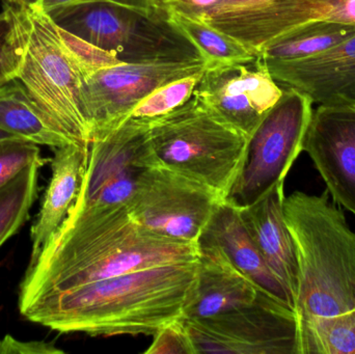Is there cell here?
<instances>
[{
  "instance_id": "cell-1",
  "label": "cell",
  "mask_w": 355,
  "mask_h": 354,
  "mask_svg": "<svg viewBox=\"0 0 355 354\" xmlns=\"http://www.w3.org/2000/svg\"><path fill=\"white\" fill-rule=\"evenodd\" d=\"M198 254V243L144 230L127 207L70 210L58 232L31 258L18 308L129 272L194 262Z\"/></svg>"
},
{
  "instance_id": "cell-2",
  "label": "cell",
  "mask_w": 355,
  "mask_h": 354,
  "mask_svg": "<svg viewBox=\"0 0 355 354\" xmlns=\"http://www.w3.org/2000/svg\"><path fill=\"white\" fill-rule=\"evenodd\" d=\"M196 261L137 270L19 307L33 324L62 334L154 336L181 319Z\"/></svg>"
},
{
  "instance_id": "cell-3",
  "label": "cell",
  "mask_w": 355,
  "mask_h": 354,
  "mask_svg": "<svg viewBox=\"0 0 355 354\" xmlns=\"http://www.w3.org/2000/svg\"><path fill=\"white\" fill-rule=\"evenodd\" d=\"M327 193L295 191L284 201L300 262L295 295L300 321L355 309V233Z\"/></svg>"
},
{
  "instance_id": "cell-4",
  "label": "cell",
  "mask_w": 355,
  "mask_h": 354,
  "mask_svg": "<svg viewBox=\"0 0 355 354\" xmlns=\"http://www.w3.org/2000/svg\"><path fill=\"white\" fill-rule=\"evenodd\" d=\"M149 139L157 166L227 199L243 166L250 137L221 122L192 96L173 112L149 120Z\"/></svg>"
},
{
  "instance_id": "cell-5",
  "label": "cell",
  "mask_w": 355,
  "mask_h": 354,
  "mask_svg": "<svg viewBox=\"0 0 355 354\" xmlns=\"http://www.w3.org/2000/svg\"><path fill=\"white\" fill-rule=\"evenodd\" d=\"M14 8L23 42L18 80L69 137L89 147L83 73L60 28L40 8Z\"/></svg>"
},
{
  "instance_id": "cell-6",
  "label": "cell",
  "mask_w": 355,
  "mask_h": 354,
  "mask_svg": "<svg viewBox=\"0 0 355 354\" xmlns=\"http://www.w3.org/2000/svg\"><path fill=\"white\" fill-rule=\"evenodd\" d=\"M60 28L128 64L202 60L196 48L159 15L112 1L47 14Z\"/></svg>"
},
{
  "instance_id": "cell-7",
  "label": "cell",
  "mask_w": 355,
  "mask_h": 354,
  "mask_svg": "<svg viewBox=\"0 0 355 354\" xmlns=\"http://www.w3.org/2000/svg\"><path fill=\"white\" fill-rule=\"evenodd\" d=\"M282 87L281 98L250 135L243 166L225 199L236 207L252 205L285 182L292 164L304 151L313 101L293 87Z\"/></svg>"
},
{
  "instance_id": "cell-8",
  "label": "cell",
  "mask_w": 355,
  "mask_h": 354,
  "mask_svg": "<svg viewBox=\"0 0 355 354\" xmlns=\"http://www.w3.org/2000/svg\"><path fill=\"white\" fill-rule=\"evenodd\" d=\"M182 320L196 354H302L297 314L265 291L245 307Z\"/></svg>"
},
{
  "instance_id": "cell-9",
  "label": "cell",
  "mask_w": 355,
  "mask_h": 354,
  "mask_svg": "<svg viewBox=\"0 0 355 354\" xmlns=\"http://www.w3.org/2000/svg\"><path fill=\"white\" fill-rule=\"evenodd\" d=\"M156 164L149 120L129 116L92 139L80 191L70 210L127 207L144 172Z\"/></svg>"
},
{
  "instance_id": "cell-10",
  "label": "cell",
  "mask_w": 355,
  "mask_h": 354,
  "mask_svg": "<svg viewBox=\"0 0 355 354\" xmlns=\"http://www.w3.org/2000/svg\"><path fill=\"white\" fill-rule=\"evenodd\" d=\"M223 200L202 183L156 164L139 179L127 209L152 234L196 243Z\"/></svg>"
},
{
  "instance_id": "cell-11",
  "label": "cell",
  "mask_w": 355,
  "mask_h": 354,
  "mask_svg": "<svg viewBox=\"0 0 355 354\" xmlns=\"http://www.w3.org/2000/svg\"><path fill=\"white\" fill-rule=\"evenodd\" d=\"M205 69L202 60L124 62L87 75L83 78V96L91 141L124 122L156 89Z\"/></svg>"
},
{
  "instance_id": "cell-12",
  "label": "cell",
  "mask_w": 355,
  "mask_h": 354,
  "mask_svg": "<svg viewBox=\"0 0 355 354\" xmlns=\"http://www.w3.org/2000/svg\"><path fill=\"white\" fill-rule=\"evenodd\" d=\"M283 94L260 55L254 60L205 69L193 97L221 122L250 137Z\"/></svg>"
},
{
  "instance_id": "cell-13",
  "label": "cell",
  "mask_w": 355,
  "mask_h": 354,
  "mask_svg": "<svg viewBox=\"0 0 355 354\" xmlns=\"http://www.w3.org/2000/svg\"><path fill=\"white\" fill-rule=\"evenodd\" d=\"M257 52L292 29L319 21L355 26V0H269L259 8L230 10L202 19Z\"/></svg>"
},
{
  "instance_id": "cell-14",
  "label": "cell",
  "mask_w": 355,
  "mask_h": 354,
  "mask_svg": "<svg viewBox=\"0 0 355 354\" xmlns=\"http://www.w3.org/2000/svg\"><path fill=\"white\" fill-rule=\"evenodd\" d=\"M304 151L335 202L355 215V102L320 104L313 110Z\"/></svg>"
},
{
  "instance_id": "cell-15",
  "label": "cell",
  "mask_w": 355,
  "mask_h": 354,
  "mask_svg": "<svg viewBox=\"0 0 355 354\" xmlns=\"http://www.w3.org/2000/svg\"><path fill=\"white\" fill-rule=\"evenodd\" d=\"M196 274L182 319H204L254 303L262 289L244 276L213 241L198 240Z\"/></svg>"
},
{
  "instance_id": "cell-16",
  "label": "cell",
  "mask_w": 355,
  "mask_h": 354,
  "mask_svg": "<svg viewBox=\"0 0 355 354\" xmlns=\"http://www.w3.org/2000/svg\"><path fill=\"white\" fill-rule=\"evenodd\" d=\"M272 78L313 103L355 102V35L336 47L297 60H264Z\"/></svg>"
},
{
  "instance_id": "cell-17",
  "label": "cell",
  "mask_w": 355,
  "mask_h": 354,
  "mask_svg": "<svg viewBox=\"0 0 355 354\" xmlns=\"http://www.w3.org/2000/svg\"><path fill=\"white\" fill-rule=\"evenodd\" d=\"M284 201V182H281L252 205L239 208V212L263 259L295 299L300 262L295 241L286 222Z\"/></svg>"
},
{
  "instance_id": "cell-18",
  "label": "cell",
  "mask_w": 355,
  "mask_h": 354,
  "mask_svg": "<svg viewBox=\"0 0 355 354\" xmlns=\"http://www.w3.org/2000/svg\"><path fill=\"white\" fill-rule=\"evenodd\" d=\"M200 237L218 245L233 265L259 288L295 311L293 295L263 259L242 222L239 208L227 200L219 202Z\"/></svg>"
},
{
  "instance_id": "cell-19",
  "label": "cell",
  "mask_w": 355,
  "mask_h": 354,
  "mask_svg": "<svg viewBox=\"0 0 355 354\" xmlns=\"http://www.w3.org/2000/svg\"><path fill=\"white\" fill-rule=\"evenodd\" d=\"M89 148L71 143L53 149L51 179L37 220L31 227V258L58 232L76 202L87 168Z\"/></svg>"
},
{
  "instance_id": "cell-20",
  "label": "cell",
  "mask_w": 355,
  "mask_h": 354,
  "mask_svg": "<svg viewBox=\"0 0 355 354\" xmlns=\"http://www.w3.org/2000/svg\"><path fill=\"white\" fill-rule=\"evenodd\" d=\"M0 129L52 149L77 145L19 80L0 89Z\"/></svg>"
},
{
  "instance_id": "cell-21",
  "label": "cell",
  "mask_w": 355,
  "mask_h": 354,
  "mask_svg": "<svg viewBox=\"0 0 355 354\" xmlns=\"http://www.w3.org/2000/svg\"><path fill=\"white\" fill-rule=\"evenodd\" d=\"M166 18L196 48L206 69L252 62L259 56L256 50L243 42L211 26L202 19L175 10L166 12Z\"/></svg>"
},
{
  "instance_id": "cell-22",
  "label": "cell",
  "mask_w": 355,
  "mask_h": 354,
  "mask_svg": "<svg viewBox=\"0 0 355 354\" xmlns=\"http://www.w3.org/2000/svg\"><path fill=\"white\" fill-rule=\"evenodd\" d=\"M355 35L354 25L343 23H309L277 37L259 51L264 60H297L318 55Z\"/></svg>"
},
{
  "instance_id": "cell-23",
  "label": "cell",
  "mask_w": 355,
  "mask_h": 354,
  "mask_svg": "<svg viewBox=\"0 0 355 354\" xmlns=\"http://www.w3.org/2000/svg\"><path fill=\"white\" fill-rule=\"evenodd\" d=\"M300 324L302 354H355V309Z\"/></svg>"
},
{
  "instance_id": "cell-24",
  "label": "cell",
  "mask_w": 355,
  "mask_h": 354,
  "mask_svg": "<svg viewBox=\"0 0 355 354\" xmlns=\"http://www.w3.org/2000/svg\"><path fill=\"white\" fill-rule=\"evenodd\" d=\"M41 166L31 164L0 191V247L28 220Z\"/></svg>"
},
{
  "instance_id": "cell-25",
  "label": "cell",
  "mask_w": 355,
  "mask_h": 354,
  "mask_svg": "<svg viewBox=\"0 0 355 354\" xmlns=\"http://www.w3.org/2000/svg\"><path fill=\"white\" fill-rule=\"evenodd\" d=\"M204 71L178 79L156 89L133 109L130 116L151 120L164 116L183 105L193 95L194 89L200 82Z\"/></svg>"
},
{
  "instance_id": "cell-26",
  "label": "cell",
  "mask_w": 355,
  "mask_h": 354,
  "mask_svg": "<svg viewBox=\"0 0 355 354\" xmlns=\"http://www.w3.org/2000/svg\"><path fill=\"white\" fill-rule=\"evenodd\" d=\"M22 55V35L16 10L6 4L0 12V89L18 80Z\"/></svg>"
},
{
  "instance_id": "cell-27",
  "label": "cell",
  "mask_w": 355,
  "mask_h": 354,
  "mask_svg": "<svg viewBox=\"0 0 355 354\" xmlns=\"http://www.w3.org/2000/svg\"><path fill=\"white\" fill-rule=\"evenodd\" d=\"M46 162L37 143L17 136L0 139V191L27 166Z\"/></svg>"
},
{
  "instance_id": "cell-28",
  "label": "cell",
  "mask_w": 355,
  "mask_h": 354,
  "mask_svg": "<svg viewBox=\"0 0 355 354\" xmlns=\"http://www.w3.org/2000/svg\"><path fill=\"white\" fill-rule=\"evenodd\" d=\"M269 0H162L159 10L162 15L171 10L182 12L194 18L204 19L230 10L259 8Z\"/></svg>"
},
{
  "instance_id": "cell-29",
  "label": "cell",
  "mask_w": 355,
  "mask_h": 354,
  "mask_svg": "<svg viewBox=\"0 0 355 354\" xmlns=\"http://www.w3.org/2000/svg\"><path fill=\"white\" fill-rule=\"evenodd\" d=\"M60 31L69 51L72 54L73 58L80 69L83 78L101 69L124 64L110 52L92 45L64 29L60 28Z\"/></svg>"
},
{
  "instance_id": "cell-30",
  "label": "cell",
  "mask_w": 355,
  "mask_h": 354,
  "mask_svg": "<svg viewBox=\"0 0 355 354\" xmlns=\"http://www.w3.org/2000/svg\"><path fill=\"white\" fill-rule=\"evenodd\" d=\"M153 337L146 354H196L182 318L166 324Z\"/></svg>"
},
{
  "instance_id": "cell-31",
  "label": "cell",
  "mask_w": 355,
  "mask_h": 354,
  "mask_svg": "<svg viewBox=\"0 0 355 354\" xmlns=\"http://www.w3.org/2000/svg\"><path fill=\"white\" fill-rule=\"evenodd\" d=\"M53 343L45 341H20L10 335L0 340V354H62Z\"/></svg>"
},
{
  "instance_id": "cell-32",
  "label": "cell",
  "mask_w": 355,
  "mask_h": 354,
  "mask_svg": "<svg viewBox=\"0 0 355 354\" xmlns=\"http://www.w3.org/2000/svg\"><path fill=\"white\" fill-rule=\"evenodd\" d=\"M98 1H110V0H41L40 10H43L46 14H49V12L60 10V8Z\"/></svg>"
},
{
  "instance_id": "cell-33",
  "label": "cell",
  "mask_w": 355,
  "mask_h": 354,
  "mask_svg": "<svg viewBox=\"0 0 355 354\" xmlns=\"http://www.w3.org/2000/svg\"><path fill=\"white\" fill-rule=\"evenodd\" d=\"M110 1L122 4V6L139 8V10H145V12H149V14L164 16L159 10L160 1L162 0H110Z\"/></svg>"
},
{
  "instance_id": "cell-34",
  "label": "cell",
  "mask_w": 355,
  "mask_h": 354,
  "mask_svg": "<svg viewBox=\"0 0 355 354\" xmlns=\"http://www.w3.org/2000/svg\"><path fill=\"white\" fill-rule=\"evenodd\" d=\"M6 4L24 8H40L41 0H4Z\"/></svg>"
},
{
  "instance_id": "cell-35",
  "label": "cell",
  "mask_w": 355,
  "mask_h": 354,
  "mask_svg": "<svg viewBox=\"0 0 355 354\" xmlns=\"http://www.w3.org/2000/svg\"><path fill=\"white\" fill-rule=\"evenodd\" d=\"M14 135L10 134V133L6 132V131L0 129V139H4V137H12Z\"/></svg>"
}]
</instances>
